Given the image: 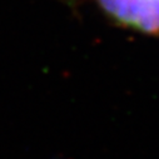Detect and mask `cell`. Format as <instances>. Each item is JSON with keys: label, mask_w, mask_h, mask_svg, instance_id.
Returning <instances> with one entry per match:
<instances>
[{"label": "cell", "mask_w": 159, "mask_h": 159, "mask_svg": "<svg viewBox=\"0 0 159 159\" xmlns=\"http://www.w3.org/2000/svg\"><path fill=\"white\" fill-rule=\"evenodd\" d=\"M114 24L145 35H159V0H93Z\"/></svg>", "instance_id": "6da1fadb"}]
</instances>
